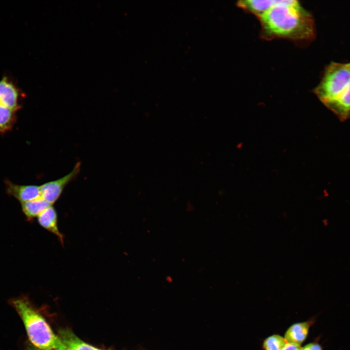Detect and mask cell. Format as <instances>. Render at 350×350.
<instances>
[{
  "label": "cell",
  "mask_w": 350,
  "mask_h": 350,
  "mask_svg": "<svg viewBox=\"0 0 350 350\" xmlns=\"http://www.w3.org/2000/svg\"><path fill=\"white\" fill-rule=\"evenodd\" d=\"M57 350H70L64 344L63 345Z\"/></svg>",
  "instance_id": "17"
},
{
  "label": "cell",
  "mask_w": 350,
  "mask_h": 350,
  "mask_svg": "<svg viewBox=\"0 0 350 350\" xmlns=\"http://www.w3.org/2000/svg\"><path fill=\"white\" fill-rule=\"evenodd\" d=\"M272 0H243L237 3V6L245 12L251 14L259 18L276 2Z\"/></svg>",
  "instance_id": "10"
},
{
  "label": "cell",
  "mask_w": 350,
  "mask_h": 350,
  "mask_svg": "<svg viewBox=\"0 0 350 350\" xmlns=\"http://www.w3.org/2000/svg\"><path fill=\"white\" fill-rule=\"evenodd\" d=\"M285 338L278 334L266 338L262 344L263 350H282L287 344Z\"/></svg>",
  "instance_id": "14"
},
{
  "label": "cell",
  "mask_w": 350,
  "mask_h": 350,
  "mask_svg": "<svg viewBox=\"0 0 350 350\" xmlns=\"http://www.w3.org/2000/svg\"><path fill=\"white\" fill-rule=\"evenodd\" d=\"M15 111L0 104V133L10 129L15 120Z\"/></svg>",
  "instance_id": "13"
},
{
  "label": "cell",
  "mask_w": 350,
  "mask_h": 350,
  "mask_svg": "<svg viewBox=\"0 0 350 350\" xmlns=\"http://www.w3.org/2000/svg\"><path fill=\"white\" fill-rule=\"evenodd\" d=\"M301 350H323V349L322 346L318 343L313 342L301 348Z\"/></svg>",
  "instance_id": "15"
},
{
  "label": "cell",
  "mask_w": 350,
  "mask_h": 350,
  "mask_svg": "<svg viewBox=\"0 0 350 350\" xmlns=\"http://www.w3.org/2000/svg\"><path fill=\"white\" fill-rule=\"evenodd\" d=\"M20 92L15 84L7 76L0 80V104L16 111L20 107Z\"/></svg>",
  "instance_id": "5"
},
{
  "label": "cell",
  "mask_w": 350,
  "mask_h": 350,
  "mask_svg": "<svg viewBox=\"0 0 350 350\" xmlns=\"http://www.w3.org/2000/svg\"><path fill=\"white\" fill-rule=\"evenodd\" d=\"M39 350V349H28V350Z\"/></svg>",
  "instance_id": "18"
},
{
  "label": "cell",
  "mask_w": 350,
  "mask_h": 350,
  "mask_svg": "<svg viewBox=\"0 0 350 350\" xmlns=\"http://www.w3.org/2000/svg\"><path fill=\"white\" fill-rule=\"evenodd\" d=\"M312 320L297 323L291 325L286 331L284 338L288 343L299 345L306 339Z\"/></svg>",
  "instance_id": "9"
},
{
  "label": "cell",
  "mask_w": 350,
  "mask_h": 350,
  "mask_svg": "<svg viewBox=\"0 0 350 350\" xmlns=\"http://www.w3.org/2000/svg\"><path fill=\"white\" fill-rule=\"evenodd\" d=\"M350 82V65L331 62L325 67L314 93L325 106L342 91Z\"/></svg>",
  "instance_id": "3"
},
{
  "label": "cell",
  "mask_w": 350,
  "mask_h": 350,
  "mask_svg": "<svg viewBox=\"0 0 350 350\" xmlns=\"http://www.w3.org/2000/svg\"><path fill=\"white\" fill-rule=\"evenodd\" d=\"M258 19L261 36L265 40L284 39L302 44L315 38L313 17L297 0H277Z\"/></svg>",
  "instance_id": "1"
},
{
  "label": "cell",
  "mask_w": 350,
  "mask_h": 350,
  "mask_svg": "<svg viewBox=\"0 0 350 350\" xmlns=\"http://www.w3.org/2000/svg\"><path fill=\"white\" fill-rule=\"evenodd\" d=\"M349 63V64L350 65V63Z\"/></svg>",
  "instance_id": "19"
},
{
  "label": "cell",
  "mask_w": 350,
  "mask_h": 350,
  "mask_svg": "<svg viewBox=\"0 0 350 350\" xmlns=\"http://www.w3.org/2000/svg\"><path fill=\"white\" fill-rule=\"evenodd\" d=\"M301 348L299 345L287 343L282 350H301Z\"/></svg>",
  "instance_id": "16"
},
{
  "label": "cell",
  "mask_w": 350,
  "mask_h": 350,
  "mask_svg": "<svg viewBox=\"0 0 350 350\" xmlns=\"http://www.w3.org/2000/svg\"><path fill=\"white\" fill-rule=\"evenodd\" d=\"M325 106L342 121L350 118V82L346 88Z\"/></svg>",
  "instance_id": "6"
},
{
  "label": "cell",
  "mask_w": 350,
  "mask_h": 350,
  "mask_svg": "<svg viewBox=\"0 0 350 350\" xmlns=\"http://www.w3.org/2000/svg\"><path fill=\"white\" fill-rule=\"evenodd\" d=\"M81 163H77L68 174L56 180L40 186L41 197L52 205L60 197L66 186L75 179L80 171Z\"/></svg>",
  "instance_id": "4"
},
{
  "label": "cell",
  "mask_w": 350,
  "mask_h": 350,
  "mask_svg": "<svg viewBox=\"0 0 350 350\" xmlns=\"http://www.w3.org/2000/svg\"><path fill=\"white\" fill-rule=\"evenodd\" d=\"M37 220L40 226L54 234L61 244H64V237L58 228L57 213L52 206L41 212L38 216Z\"/></svg>",
  "instance_id": "8"
},
{
  "label": "cell",
  "mask_w": 350,
  "mask_h": 350,
  "mask_svg": "<svg viewBox=\"0 0 350 350\" xmlns=\"http://www.w3.org/2000/svg\"><path fill=\"white\" fill-rule=\"evenodd\" d=\"M60 339L70 350H101L84 342L69 331H61Z\"/></svg>",
  "instance_id": "11"
},
{
  "label": "cell",
  "mask_w": 350,
  "mask_h": 350,
  "mask_svg": "<svg viewBox=\"0 0 350 350\" xmlns=\"http://www.w3.org/2000/svg\"><path fill=\"white\" fill-rule=\"evenodd\" d=\"M8 193L18 199L21 203L41 197L40 186L36 185H18L7 183Z\"/></svg>",
  "instance_id": "7"
},
{
  "label": "cell",
  "mask_w": 350,
  "mask_h": 350,
  "mask_svg": "<svg viewBox=\"0 0 350 350\" xmlns=\"http://www.w3.org/2000/svg\"><path fill=\"white\" fill-rule=\"evenodd\" d=\"M23 212L29 219L38 216L45 210L52 206L42 198L40 197L34 200L21 203Z\"/></svg>",
  "instance_id": "12"
},
{
  "label": "cell",
  "mask_w": 350,
  "mask_h": 350,
  "mask_svg": "<svg viewBox=\"0 0 350 350\" xmlns=\"http://www.w3.org/2000/svg\"><path fill=\"white\" fill-rule=\"evenodd\" d=\"M12 303L23 321L29 340L38 349L57 350L63 345L27 299L18 298L12 300Z\"/></svg>",
  "instance_id": "2"
}]
</instances>
